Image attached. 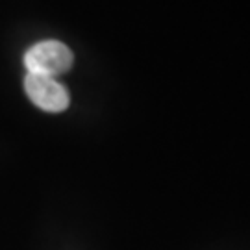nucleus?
Returning <instances> with one entry per match:
<instances>
[{"mask_svg": "<svg viewBox=\"0 0 250 250\" xmlns=\"http://www.w3.org/2000/svg\"><path fill=\"white\" fill-rule=\"evenodd\" d=\"M24 91H26L28 99L32 100L39 109L48 111V113H62L71 104L69 91L62 82H58V78L26 74Z\"/></svg>", "mask_w": 250, "mask_h": 250, "instance_id": "2", "label": "nucleus"}, {"mask_svg": "<svg viewBox=\"0 0 250 250\" xmlns=\"http://www.w3.org/2000/svg\"><path fill=\"white\" fill-rule=\"evenodd\" d=\"M72 63H74L72 50L65 43L56 39L39 41L34 46H30L28 52L24 54V65L28 69V74L58 78L60 74L71 69Z\"/></svg>", "mask_w": 250, "mask_h": 250, "instance_id": "1", "label": "nucleus"}]
</instances>
